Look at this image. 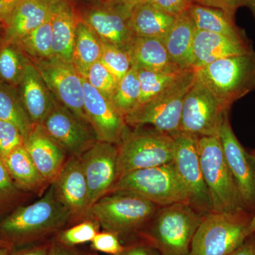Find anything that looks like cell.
<instances>
[{"label": "cell", "mask_w": 255, "mask_h": 255, "mask_svg": "<svg viewBox=\"0 0 255 255\" xmlns=\"http://www.w3.org/2000/svg\"><path fill=\"white\" fill-rule=\"evenodd\" d=\"M80 158L92 207L110 192L118 180V147L110 142L97 141Z\"/></svg>", "instance_id": "16"}, {"label": "cell", "mask_w": 255, "mask_h": 255, "mask_svg": "<svg viewBox=\"0 0 255 255\" xmlns=\"http://www.w3.org/2000/svg\"><path fill=\"white\" fill-rule=\"evenodd\" d=\"M40 125L63 147L68 157H80L98 141L88 122L79 118L57 101Z\"/></svg>", "instance_id": "14"}, {"label": "cell", "mask_w": 255, "mask_h": 255, "mask_svg": "<svg viewBox=\"0 0 255 255\" xmlns=\"http://www.w3.org/2000/svg\"><path fill=\"white\" fill-rule=\"evenodd\" d=\"M23 145L40 173L51 184L68 160V154L40 124L33 126Z\"/></svg>", "instance_id": "19"}, {"label": "cell", "mask_w": 255, "mask_h": 255, "mask_svg": "<svg viewBox=\"0 0 255 255\" xmlns=\"http://www.w3.org/2000/svg\"><path fill=\"white\" fill-rule=\"evenodd\" d=\"M204 216L189 204L159 207L137 235L161 255H189L191 242Z\"/></svg>", "instance_id": "2"}, {"label": "cell", "mask_w": 255, "mask_h": 255, "mask_svg": "<svg viewBox=\"0 0 255 255\" xmlns=\"http://www.w3.org/2000/svg\"><path fill=\"white\" fill-rule=\"evenodd\" d=\"M176 17L166 14L147 1L134 6L130 23L135 36L163 40Z\"/></svg>", "instance_id": "28"}, {"label": "cell", "mask_w": 255, "mask_h": 255, "mask_svg": "<svg viewBox=\"0 0 255 255\" xmlns=\"http://www.w3.org/2000/svg\"><path fill=\"white\" fill-rule=\"evenodd\" d=\"M9 249V246H6L3 242L0 241V255H6Z\"/></svg>", "instance_id": "50"}, {"label": "cell", "mask_w": 255, "mask_h": 255, "mask_svg": "<svg viewBox=\"0 0 255 255\" xmlns=\"http://www.w3.org/2000/svg\"><path fill=\"white\" fill-rule=\"evenodd\" d=\"M128 53L135 69L167 73L184 71L171 59L163 40L159 38L135 36Z\"/></svg>", "instance_id": "24"}, {"label": "cell", "mask_w": 255, "mask_h": 255, "mask_svg": "<svg viewBox=\"0 0 255 255\" xmlns=\"http://www.w3.org/2000/svg\"><path fill=\"white\" fill-rule=\"evenodd\" d=\"M31 60L55 100L89 123L84 108L82 77L73 63L55 56L47 59Z\"/></svg>", "instance_id": "11"}, {"label": "cell", "mask_w": 255, "mask_h": 255, "mask_svg": "<svg viewBox=\"0 0 255 255\" xmlns=\"http://www.w3.org/2000/svg\"><path fill=\"white\" fill-rule=\"evenodd\" d=\"M196 25L188 11L177 16L163 39L171 59L182 70L193 69Z\"/></svg>", "instance_id": "25"}, {"label": "cell", "mask_w": 255, "mask_h": 255, "mask_svg": "<svg viewBox=\"0 0 255 255\" xmlns=\"http://www.w3.org/2000/svg\"><path fill=\"white\" fill-rule=\"evenodd\" d=\"M57 1H58V0H57Z\"/></svg>", "instance_id": "55"}, {"label": "cell", "mask_w": 255, "mask_h": 255, "mask_svg": "<svg viewBox=\"0 0 255 255\" xmlns=\"http://www.w3.org/2000/svg\"><path fill=\"white\" fill-rule=\"evenodd\" d=\"M198 146L201 170L209 191L212 211L245 214L246 206L226 163L219 137H199Z\"/></svg>", "instance_id": "5"}, {"label": "cell", "mask_w": 255, "mask_h": 255, "mask_svg": "<svg viewBox=\"0 0 255 255\" xmlns=\"http://www.w3.org/2000/svg\"><path fill=\"white\" fill-rule=\"evenodd\" d=\"M108 2L117 3V4H122L128 5V6H135L138 3L141 2L142 0H105Z\"/></svg>", "instance_id": "49"}, {"label": "cell", "mask_w": 255, "mask_h": 255, "mask_svg": "<svg viewBox=\"0 0 255 255\" xmlns=\"http://www.w3.org/2000/svg\"><path fill=\"white\" fill-rule=\"evenodd\" d=\"M159 207L137 194L112 191L92 206L90 219L97 221L103 231L117 235L125 245L136 239Z\"/></svg>", "instance_id": "3"}, {"label": "cell", "mask_w": 255, "mask_h": 255, "mask_svg": "<svg viewBox=\"0 0 255 255\" xmlns=\"http://www.w3.org/2000/svg\"><path fill=\"white\" fill-rule=\"evenodd\" d=\"M228 255H255L254 243L248 238L241 246Z\"/></svg>", "instance_id": "47"}, {"label": "cell", "mask_w": 255, "mask_h": 255, "mask_svg": "<svg viewBox=\"0 0 255 255\" xmlns=\"http://www.w3.org/2000/svg\"><path fill=\"white\" fill-rule=\"evenodd\" d=\"M85 79L94 88L112 100L119 81L100 60L90 67Z\"/></svg>", "instance_id": "38"}, {"label": "cell", "mask_w": 255, "mask_h": 255, "mask_svg": "<svg viewBox=\"0 0 255 255\" xmlns=\"http://www.w3.org/2000/svg\"><path fill=\"white\" fill-rule=\"evenodd\" d=\"M140 82L138 106L143 105L169 87L182 73H167L136 69Z\"/></svg>", "instance_id": "35"}, {"label": "cell", "mask_w": 255, "mask_h": 255, "mask_svg": "<svg viewBox=\"0 0 255 255\" xmlns=\"http://www.w3.org/2000/svg\"><path fill=\"white\" fill-rule=\"evenodd\" d=\"M134 128L132 130L128 129L117 145L118 180L137 169L164 165L173 161V137L154 128Z\"/></svg>", "instance_id": "7"}, {"label": "cell", "mask_w": 255, "mask_h": 255, "mask_svg": "<svg viewBox=\"0 0 255 255\" xmlns=\"http://www.w3.org/2000/svg\"><path fill=\"white\" fill-rule=\"evenodd\" d=\"M71 225V213L57 200L50 184L41 199L1 217L0 241L10 248L28 246L51 239Z\"/></svg>", "instance_id": "1"}, {"label": "cell", "mask_w": 255, "mask_h": 255, "mask_svg": "<svg viewBox=\"0 0 255 255\" xmlns=\"http://www.w3.org/2000/svg\"><path fill=\"white\" fill-rule=\"evenodd\" d=\"M192 2L222 9L233 17L239 8L246 7L251 11L255 21V0H192Z\"/></svg>", "instance_id": "41"}, {"label": "cell", "mask_w": 255, "mask_h": 255, "mask_svg": "<svg viewBox=\"0 0 255 255\" xmlns=\"http://www.w3.org/2000/svg\"><path fill=\"white\" fill-rule=\"evenodd\" d=\"M23 1L24 0H0V23L1 26Z\"/></svg>", "instance_id": "46"}, {"label": "cell", "mask_w": 255, "mask_h": 255, "mask_svg": "<svg viewBox=\"0 0 255 255\" xmlns=\"http://www.w3.org/2000/svg\"><path fill=\"white\" fill-rule=\"evenodd\" d=\"M133 7L104 0L87 8L80 16L101 41L128 51L135 37L130 23Z\"/></svg>", "instance_id": "12"}, {"label": "cell", "mask_w": 255, "mask_h": 255, "mask_svg": "<svg viewBox=\"0 0 255 255\" xmlns=\"http://www.w3.org/2000/svg\"><path fill=\"white\" fill-rule=\"evenodd\" d=\"M226 110L255 90V51L221 58L194 70Z\"/></svg>", "instance_id": "4"}, {"label": "cell", "mask_w": 255, "mask_h": 255, "mask_svg": "<svg viewBox=\"0 0 255 255\" xmlns=\"http://www.w3.org/2000/svg\"><path fill=\"white\" fill-rule=\"evenodd\" d=\"M16 43L31 60H43L53 57L52 13L39 27L30 32Z\"/></svg>", "instance_id": "32"}, {"label": "cell", "mask_w": 255, "mask_h": 255, "mask_svg": "<svg viewBox=\"0 0 255 255\" xmlns=\"http://www.w3.org/2000/svg\"><path fill=\"white\" fill-rule=\"evenodd\" d=\"M23 144L24 137L18 128L10 122L0 120V158L4 159Z\"/></svg>", "instance_id": "39"}, {"label": "cell", "mask_w": 255, "mask_h": 255, "mask_svg": "<svg viewBox=\"0 0 255 255\" xmlns=\"http://www.w3.org/2000/svg\"><path fill=\"white\" fill-rule=\"evenodd\" d=\"M174 137V167L189 191L190 204L199 212L212 211L209 193L201 170L199 137L179 132Z\"/></svg>", "instance_id": "13"}, {"label": "cell", "mask_w": 255, "mask_h": 255, "mask_svg": "<svg viewBox=\"0 0 255 255\" xmlns=\"http://www.w3.org/2000/svg\"><path fill=\"white\" fill-rule=\"evenodd\" d=\"M187 11L197 29L240 41H249L244 30L236 25L235 17L222 9L193 3Z\"/></svg>", "instance_id": "27"}, {"label": "cell", "mask_w": 255, "mask_h": 255, "mask_svg": "<svg viewBox=\"0 0 255 255\" xmlns=\"http://www.w3.org/2000/svg\"><path fill=\"white\" fill-rule=\"evenodd\" d=\"M81 18L70 0H58L52 12V53L73 63V51L77 27Z\"/></svg>", "instance_id": "23"}, {"label": "cell", "mask_w": 255, "mask_h": 255, "mask_svg": "<svg viewBox=\"0 0 255 255\" xmlns=\"http://www.w3.org/2000/svg\"><path fill=\"white\" fill-rule=\"evenodd\" d=\"M100 229V225L97 221L88 219L64 228L53 238L65 246L78 247L91 243Z\"/></svg>", "instance_id": "36"}, {"label": "cell", "mask_w": 255, "mask_h": 255, "mask_svg": "<svg viewBox=\"0 0 255 255\" xmlns=\"http://www.w3.org/2000/svg\"><path fill=\"white\" fill-rule=\"evenodd\" d=\"M57 0H24L2 24V43H16L48 19Z\"/></svg>", "instance_id": "21"}, {"label": "cell", "mask_w": 255, "mask_h": 255, "mask_svg": "<svg viewBox=\"0 0 255 255\" xmlns=\"http://www.w3.org/2000/svg\"><path fill=\"white\" fill-rule=\"evenodd\" d=\"M195 80L194 69L184 70L163 91L126 116L127 125H150L159 131L175 136L180 132L184 99Z\"/></svg>", "instance_id": "6"}, {"label": "cell", "mask_w": 255, "mask_h": 255, "mask_svg": "<svg viewBox=\"0 0 255 255\" xmlns=\"http://www.w3.org/2000/svg\"><path fill=\"white\" fill-rule=\"evenodd\" d=\"M28 196V193L16 186L4 161L0 158V218L21 206Z\"/></svg>", "instance_id": "34"}, {"label": "cell", "mask_w": 255, "mask_h": 255, "mask_svg": "<svg viewBox=\"0 0 255 255\" xmlns=\"http://www.w3.org/2000/svg\"><path fill=\"white\" fill-rule=\"evenodd\" d=\"M250 221L243 215H204L191 242L189 255H228L248 238Z\"/></svg>", "instance_id": "9"}, {"label": "cell", "mask_w": 255, "mask_h": 255, "mask_svg": "<svg viewBox=\"0 0 255 255\" xmlns=\"http://www.w3.org/2000/svg\"><path fill=\"white\" fill-rule=\"evenodd\" d=\"M0 25H1V23H0Z\"/></svg>", "instance_id": "54"}, {"label": "cell", "mask_w": 255, "mask_h": 255, "mask_svg": "<svg viewBox=\"0 0 255 255\" xmlns=\"http://www.w3.org/2000/svg\"><path fill=\"white\" fill-rule=\"evenodd\" d=\"M82 84L85 114L97 140L118 145L129 129L125 116L83 77Z\"/></svg>", "instance_id": "15"}, {"label": "cell", "mask_w": 255, "mask_h": 255, "mask_svg": "<svg viewBox=\"0 0 255 255\" xmlns=\"http://www.w3.org/2000/svg\"><path fill=\"white\" fill-rule=\"evenodd\" d=\"M252 157L254 159L255 162V150L253 151V152L251 153ZM255 233V213L253 217L252 218L251 221H250L249 225H248V238L251 236L252 235Z\"/></svg>", "instance_id": "48"}, {"label": "cell", "mask_w": 255, "mask_h": 255, "mask_svg": "<svg viewBox=\"0 0 255 255\" xmlns=\"http://www.w3.org/2000/svg\"><path fill=\"white\" fill-rule=\"evenodd\" d=\"M250 237H252L251 239L252 240V241H253V243H254L255 246V233H254V234L253 235H252V236H250Z\"/></svg>", "instance_id": "51"}, {"label": "cell", "mask_w": 255, "mask_h": 255, "mask_svg": "<svg viewBox=\"0 0 255 255\" xmlns=\"http://www.w3.org/2000/svg\"><path fill=\"white\" fill-rule=\"evenodd\" d=\"M124 246L125 249L120 255H161L153 246L139 238L129 242Z\"/></svg>", "instance_id": "44"}, {"label": "cell", "mask_w": 255, "mask_h": 255, "mask_svg": "<svg viewBox=\"0 0 255 255\" xmlns=\"http://www.w3.org/2000/svg\"><path fill=\"white\" fill-rule=\"evenodd\" d=\"M90 248L96 253L109 255H120L125 249V246L117 235L109 231L97 233L90 243Z\"/></svg>", "instance_id": "40"}, {"label": "cell", "mask_w": 255, "mask_h": 255, "mask_svg": "<svg viewBox=\"0 0 255 255\" xmlns=\"http://www.w3.org/2000/svg\"><path fill=\"white\" fill-rule=\"evenodd\" d=\"M92 1H95L96 2H99V1H104V0H92Z\"/></svg>", "instance_id": "52"}, {"label": "cell", "mask_w": 255, "mask_h": 255, "mask_svg": "<svg viewBox=\"0 0 255 255\" xmlns=\"http://www.w3.org/2000/svg\"><path fill=\"white\" fill-rule=\"evenodd\" d=\"M249 41H240L196 28L194 41L193 69L200 68L221 58L253 51Z\"/></svg>", "instance_id": "20"}, {"label": "cell", "mask_w": 255, "mask_h": 255, "mask_svg": "<svg viewBox=\"0 0 255 255\" xmlns=\"http://www.w3.org/2000/svg\"><path fill=\"white\" fill-rule=\"evenodd\" d=\"M102 43L91 28L80 20L74 43L73 63L83 78L93 64L100 60Z\"/></svg>", "instance_id": "29"}, {"label": "cell", "mask_w": 255, "mask_h": 255, "mask_svg": "<svg viewBox=\"0 0 255 255\" xmlns=\"http://www.w3.org/2000/svg\"><path fill=\"white\" fill-rule=\"evenodd\" d=\"M51 239L28 246L10 248L6 255H48Z\"/></svg>", "instance_id": "43"}, {"label": "cell", "mask_w": 255, "mask_h": 255, "mask_svg": "<svg viewBox=\"0 0 255 255\" xmlns=\"http://www.w3.org/2000/svg\"><path fill=\"white\" fill-rule=\"evenodd\" d=\"M0 120L10 122L26 137L34 124L25 110L17 87L0 81Z\"/></svg>", "instance_id": "30"}, {"label": "cell", "mask_w": 255, "mask_h": 255, "mask_svg": "<svg viewBox=\"0 0 255 255\" xmlns=\"http://www.w3.org/2000/svg\"><path fill=\"white\" fill-rule=\"evenodd\" d=\"M102 43L100 61L119 81L132 68L130 54L128 51L118 46L103 42Z\"/></svg>", "instance_id": "37"}, {"label": "cell", "mask_w": 255, "mask_h": 255, "mask_svg": "<svg viewBox=\"0 0 255 255\" xmlns=\"http://www.w3.org/2000/svg\"><path fill=\"white\" fill-rule=\"evenodd\" d=\"M219 137L226 163L245 205L246 207L253 205L255 202V162L236 137L228 114L223 121Z\"/></svg>", "instance_id": "18"}, {"label": "cell", "mask_w": 255, "mask_h": 255, "mask_svg": "<svg viewBox=\"0 0 255 255\" xmlns=\"http://www.w3.org/2000/svg\"><path fill=\"white\" fill-rule=\"evenodd\" d=\"M145 1V0H142V1Z\"/></svg>", "instance_id": "53"}, {"label": "cell", "mask_w": 255, "mask_h": 255, "mask_svg": "<svg viewBox=\"0 0 255 255\" xmlns=\"http://www.w3.org/2000/svg\"><path fill=\"white\" fill-rule=\"evenodd\" d=\"M16 186L28 194L43 195L50 184L40 173L24 145L18 147L3 159Z\"/></svg>", "instance_id": "26"}, {"label": "cell", "mask_w": 255, "mask_h": 255, "mask_svg": "<svg viewBox=\"0 0 255 255\" xmlns=\"http://www.w3.org/2000/svg\"><path fill=\"white\" fill-rule=\"evenodd\" d=\"M48 255H98L93 251L79 249L78 247L65 246L52 238Z\"/></svg>", "instance_id": "45"}, {"label": "cell", "mask_w": 255, "mask_h": 255, "mask_svg": "<svg viewBox=\"0 0 255 255\" xmlns=\"http://www.w3.org/2000/svg\"><path fill=\"white\" fill-rule=\"evenodd\" d=\"M29 58L16 43L0 46V81L17 87L21 83Z\"/></svg>", "instance_id": "31"}, {"label": "cell", "mask_w": 255, "mask_h": 255, "mask_svg": "<svg viewBox=\"0 0 255 255\" xmlns=\"http://www.w3.org/2000/svg\"><path fill=\"white\" fill-rule=\"evenodd\" d=\"M145 1L150 3L166 14L174 17H177L187 11L190 5L193 4L192 0H145Z\"/></svg>", "instance_id": "42"}, {"label": "cell", "mask_w": 255, "mask_h": 255, "mask_svg": "<svg viewBox=\"0 0 255 255\" xmlns=\"http://www.w3.org/2000/svg\"><path fill=\"white\" fill-rule=\"evenodd\" d=\"M228 110L196 76L184 99L180 132L201 137H219Z\"/></svg>", "instance_id": "10"}, {"label": "cell", "mask_w": 255, "mask_h": 255, "mask_svg": "<svg viewBox=\"0 0 255 255\" xmlns=\"http://www.w3.org/2000/svg\"><path fill=\"white\" fill-rule=\"evenodd\" d=\"M50 184L57 200L71 213L72 225L90 219L91 204L80 157H69Z\"/></svg>", "instance_id": "17"}, {"label": "cell", "mask_w": 255, "mask_h": 255, "mask_svg": "<svg viewBox=\"0 0 255 255\" xmlns=\"http://www.w3.org/2000/svg\"><path fill=\"white\" fill-rule=\"evenodd\" d=\"M140 93V82L137 70L132 67L130 71L119 80L112 101L126 117L138 105Z\"/></svg>", "instance_id": "33"}, {"label": "cell", "mask_w": 255, "mask_h": 255, "mask_svg": "<svg viewBox=\"0 0 255 255\" xmlns=\"http://www.w3.org/2000/svg\"><path fill=\"white\" fill-rule=\"evenodd\" d=\"M112 191L132 193L160 207L179 203L191 205L189 191L173 162L130 172L117 181Z\"/></svg>", "instance_id": "8"}, {"label": "cell", "mask_w": 255, "mask_h": 255, "mask_svg": "<svg viewBox=\"0 0 255 255\" xmlns=\"http://www.w3.org/2000/svg\"><path fill=\"white\" fill-rule=\"evenodd\" d=\"M17 89L32 123L34 125L43 123L56 100L31 60Z\"/></svg>", "instance_id": "22"}]
</instances>
